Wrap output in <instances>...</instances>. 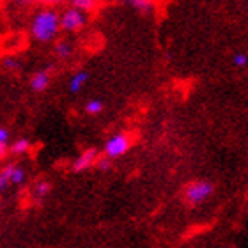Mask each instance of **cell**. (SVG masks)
Masks as SVG:
<instances>
[{"instance_id": "1", "label": "cell", "mask_w": 248, "mask_h": 248, "mask_svg": "<svg viewBox=\"0 0 248 248\" xmlns=\"http://www.w3.org/2000/svg\"><path fill=\"white\" fill-rule=\"evenodd\" d=\"M61 31V15L55 9H41L37 11L32 20L31 32L34 39L41 43H50Z\"/></svg>"}, {"instance_id": "2", "label": "cell", "mask_w": 248, "mask_h": 248, "mask_svg": "<svg viewBox=\"0 0 248 248\" xmlns=\"http://www.w3.org/2000/svg\"><path fill=\"white\" fill-rule=\"evenodd\" d=\"M131 142H133V139H131V135L126 133V131L112 135V137L105 142V155H107V158H110V160L119 158V156L128 153L129 147H131Z\"/></svg>"}, {"instance_id": "3", "label": "cell", "mask_w": 248, "mask_h": 248, "mask_svg": "<svg viewBox=\"0 0 248 248\" xmlns=\"http://www.w3.org/2000/svg\"><path fill=\"white\" fill-rule=\"evenodd\" d=\"M213 191H215V186L209 181L190 183L185 188V201L188 204H191V206H197V204L204 202L206 199H209L213 195Z\"/></svg>"}, {"instance_id": "4", "label": "cell", "mask_w": 248, "mask_h": 248, "mask_svg": "<svg viewBox=\"0 0 248 248\" xmlns=\"http://www.w3.org/2000/svg\"><path fill=\"white\" fill-rule=\"evenodd\" d=\"M87 23V13L77 9V7H67L61 15V29L66 32H77Z\"/></svg>"}, {"instance_id": "5", "label": "cell", "mask_w": 248, "mask_h": 248, "mask_svg": "<svg viewBox=\"0 0 248 248\" xmlns=\"http://www.w3.org/2000/svg\"><path fill=\"white\" fill-rule=\"evenodd\" d=\"M96 163H98V149L89 147V149L82 151V153L75 158V161H73V170L75 172L87 170L89 167L96 165Z\"/></svg>"}, {"instance_id": "6", "label": "cell", "mask_w": 248, "mask_h": 248, "mask_svg": "<svg viewBox=\"0 0 248 248\" xmlns=\"http://www.w3.org/2000/svg\"><path fill=\"white\" fill-rule=\"evenodd\" d=\"M48 85H50V75H48V71H37L32 75L31 87L34 89V91L41 93V91H45Z\"/></svg>"}, {"instance_id": "7", "label": "cell", "mask_w": 248, "mask_h": 248, "mask_svg": "<svg viewBox=\"0 0 248 248\" xmlns=\"http://www.w3.org/2000/svg\"><path fill=\"white\" fill-rule=\"evenodd\" d=\"M89 75L85 71H78L75 73L71 78H69V83H67V87H69V91H71L73 94L80 93V89L85 85V82H87Z\"/></svg>"}, {"instance_id": "8", "label": "cell", "mask_w": 248, "mask_h": 248, "mask_svg": "<svg viewBox=\"0 0 248 248\" xmlns=\"http://www.w3.org/2000/svg\"><path fill=\"white\" fill-rule=\"evenodd\" d=\"M9 149H11L13 155H25L27 151L31 149V140L29 139H16Z\"/></svg>"}, {"instance_id": "9", "label": "cell", "mask_w": 248, "mask_h": 248, "mask_svg": "<svg viewBox=\"0 0 248 248\" xmlns=\"http://www.w3.org/2000/svg\"><path fill=\"white\" fill-rule=\"evenodd\" d=\"M73 53V46L67 41H59L55 45V55L59 59H69Z\"/></svg>"}, {"instance_id": "10", "label": "cell", "mask_w": 248, "mask_h": 248, "mask_svg": "<svg viewBox=\"0 0 248 248\" xmlns=\"http://www.w3.org/2000/svg\"><path fill=\"white\" fill-rule=\"evenodd\" d=\"M11 172H13V165H5L0 170V191H4V188L7 185H11Z\"/></svg>"}, {"instance_id": "11", "label": "cell", "mask_w": 248, "mask_h": 248, "mask_svg": "<svg viewBox=\"0 0 248 248\" xmlns=\"http://www.w3.org/2000/svg\"><path fill=\"white\" fill-rule=\"evenodd\" d=\"M50 190H52V185H50V183L39 181L34 186V195H36L37 199H43V197H46L48 193H50Z\"/></svg>"}, {"instance_id": "12", "label": "cell", "mask_w": 248, "mask_h": 248, "mask_svg": "<svg viewBox=\"0 0 248 248\" xmlns=\"http://www.w3.org/2000/svg\"><path fill=\"white\" fill-rule=\"evenodd\" d=\"M25 181V170L18 165H13V172H11V185H21Z\"/></svg>"}, {"instance_id": "13", "label": "cell", "mask_w": 248, "mask_h": 248, "mask_svg": "<svg viewBox=\"0 0 248 248\" xmlns=\"http://www.w3.org/2000/svg\"><path fill=\"white\" fill-rule=\"evenodd\" d=\"M101 110H103V103H101L99 99H91V101H87V105H85V112H87L89 115H98V114H101Z\"/></svg>"}, {"instance_id": "14", "label": "cell", "mask_w": 248, "mask_h": 248, "mask_svg": "<svg viewBox=\"0 0 248 248\" xmlns=\"http://www.w3.org/2000/svg\"><path fill=\"white\" fill-rule=\"evenodd\" d=\"M71 5L77 7V9L83 11V13H87V11H93L96 7V2L94 0H73Z\"/></svg>"}, {"instance_id": "15", "label": "cell", "mask_w": 248, "mask_h": 248, "mask_svg": "<svg viewBox=\"0 0 248 248\" xmlns=\"http://www.w3.org/2000/svg\"><path fill=\"white\" fill-rule=\"evenodd\" d=\"M232 64L236 67H245V66H248V53H245V52H236V53H232Z\"/></svg>"}, {"instance_id": "16", "label": "cell", "mask_w": 248, "mask_h": 248, "mask_svg": "<svg viewBox=\"0 0 248 248\" xmlns=\"http://www.w3.org/2000/svg\"><path fill=\"white\" fill-rule=\"evenodd\" d=\"M129 5H133L135 9L142 11V13L153 11V7H155V4H153V2H145V0H131V2H129Z\"/></svg>"}, {"instance_id": "17", "label": "cell", "mask_w": 248, "mask_h": 248, "mask_svg": "<svg viewBox=\"0 0 248 248\" xmlns=\"http://www.w3.org/2000/svg\"><path fill=\"white\" fill-rule=\"evenodd\" d=\"M96 167H98V170H101V172L110 170V167H112V161H110V158H101V160H98Z\"/></svg>"}, {"instance_id": "18", "label": "cell", "mask_w": 248, "mask_h": 248, "mask_svg": "<svg viewBox=\"0 0 248 248\" xmlns=\"http://www.w3.org/2000/svg\"><path fill=\"white\" fill-rule=\"evenodd\" d=\"M4 66L7 67V69H18L20 64H18V61H16L15 57H7V59H4Z\"/></svg>"}, {"instance_id": "19", "label": "cell", "mask_w": 248, "mask_h": 248, "mask_svg": "<svg viewBox=\"0 0 248 248\" xmlns=\"http://www.w3.org/2000/svg\"><path fill=\"white\" fill-rule=\"evenodd\" d=\"M9 147H7V144H5V142H0V161L4 160L5 156L9 155Z\"/></svg>"}]
</instances>
